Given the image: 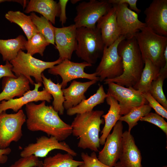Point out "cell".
I'll return each instance as SVG.
<instances>
[{"label": "cell", "mask_w": 167, "mask_h": 167, "mask_svg": "<svg viewBox=\"0 0 167 167\" xmlns=\"http://www.w3.org/2000/svg\"><path fill=\"white\" fill-rule=\"evenodd\" d=\"M125 39L121 36L110 46H105L101 61L95 72L99 81L113 79L123 73L122 59L118 54V47L120 42Z\"/></svg>", "instance_id": "obj_8"}, {"label": "cell", "mask_w": 167, "mask_h": 167, "mask_svg": "<svg viewBox=\"0 0 167 167\" xmlns=\"http://www.w3.org/2000/svg\"><path fill=\"white\" fill-rule=\"evenodd\" d=\"M116 8L117 20L121 35L125 39L135 37L136 33L146 27L138 18L141 11L137 6V0H108Z\"/></svg>", "instance_id": "obj_5"}, {"label": "cell", "mask_w": 167, "mask_h": 167, "mask_svg": "<svg viewBox=\"0 0 167 167\" xmlns=\"http://www.w3.org/2000/svg\"><path fill=\"white\" fill-rule=\"evenodd\" d=\"M62 61L59 58L53 62H45L20 50L16 57L10 62L13 66L12 71L17 77L23 75L28 79L30 84L33 85L35 83L31 76L35 78L36 83H42L41 74L43 72L60 63Z\"/></svg>", "instance_id": "obj_7"}, {"label": "cell", "mask_w": 167, "mask_h": 167, "mask_svg": "<svg viewBox=\"0 0 167 167\" xmlns=\"http://www.w3.org/2000/svg\"><path fill=\"white\" fill-rule=\"evenodd\" d=\"M140 151L131 132L123 133L122 146L118 163L122 167H142Z\"/></svg>", "instance_id": "obj_18"}, {"label": "cell", "mask_w": 167, "mask_h": 167, "mask_svg": "<svg viewBox=\"0 0 167 167\" xmlns=\"http://www.w3.org/2000/svg\"><path fill=\"white\" fill-rule=\"evenodd\" d=\"M123 129L122 122L118 120L113 127L112 133L107 137L103 148L99 152L98 159L107 166L114 167L119 160L122 146Z\"/></svg>", "instance_id": "obj_14"}, {"label": "cell", "mask_w": 167, "mask_h": 167, "mask_svg": "<svg viewBox=\"0 0 167 167\" xmlns=\"http://www.w3.org/2000/svg\"><path fill=\"white\" fill-rule=\"evenodd\" d=\"M81 1L79 0H71V2L73 4H75L76 3H77L78 2Z\"/></svg>", "instance_id": "obj_42"}, {"label": "cell", "mask_w": 167, "mask_h": 167, "mask_svg": "<svg viewBox=\"0 0 167 167\" xmlns=\"http://www.w3.org/2000/svg\"><path fill=\"white\" fill-rule=\"evenodd\" d=\"M54 149L62 150L73 156L77 153L65 142L60 141L55 137L43 135L36 138L34 143H30L24 147L20 153L21 157L34 156L38 158L45 157L50 151Z\"/></svg>", "instance_id": "obj_13"}, {"label": "cell", "mask_w": 167, "mask_h": 167, "mask_svg": "<svg viewBox=\"0 0 167 167\" xmlns=\"http://www.w3.org/2000/svg\"><path fill=\"white\" fill-rule=\"evenodd\" d=\"M97 82L96 80H90L81 82L74 80L69 87L62 89L65 99L63 104L64 109L67 110L86 99L85 93L90 86Z\"/></svg>", "instance_id": "obj_21"}, {"label": "cell", "mask_w": 167, "mask_h": 167, "mask_svg": "<svg viewBox=\"0 0 167 167\" xmlns=\"http://www.w3.org/2000/svg\"><path fill=\"white\" fill-rule=\"evenodd\" d=\"M76 39L75 52L78 57L92 65L95 64L105 46L100 30L96 26L77 28Z\"/></svg>", "instance_id": "obj_6"}, {"label": "cell", "mask_w": 167, "mask_h": 167, "mask_svg": "<svg viewBox=\"0 0 167 167\" xmlns=\"http://www.w3.org/2000/svg\"><path fill=\"white\" fill-rule=\"evenodd\" d=\"M34 89L29 90L19 98L12 99L9 100H3L0 102V113L11 109L17 112L21 109L24 105L33 102L40 101H46L50 103L52 97L45 89L39 91V89L42 85V83H34Z\"/></svg>", "instance_id": "obj_17"}, {"label": "cell", "mask_w": 167, "mask_h": 167, "mask_svg": "<svg viewBox=\"0 0 167 167\" xmlns=\"http://www.w3.org/2000/svg\"><path fill=\"white\" fill-rule=\"evenodd\" d=\"M49 44L44 36L38 32L34 34L26 41L25 50L27 51V53L32 56L38 53L42 56L46 47Z\"/></svg>", "instance_id": "obj_33"}, {"label": "cell", "mask_w": 167, "mask_h": 167, "mask_svg": "<svg viewBox=\"0 0 167 167\" xmlns=\"http://www.w3.org/2000/svg\"><path fill=\"white\" fill-rule=\"evenodd\" d=\"M118 51L122 59L123 73L117 77L104 80V84L113 82L126 87H133L140 79L144 66L135 37L121 41L118 45Z\"/></svg>", "instance_id": "obj_2"}, {"label": "cell", "mask_w": 167, "mask_h": 167, "mask_svg": "<svg viewBox=\"0 0 167 167\" xmlns=\"http://www.w3.org/2000/svg\"><path fill=\"white\" fill-rule=\"evenodd\" d=\"M42 161L34 156L21 157L8 167H38L42 165Z\"/></svg>", "instance_id": "obj_36"}, {"label": "cell", "mask_w": 167, "mask_h": 167, "mask_svg": "<svg viewBox=\"0 0 167 167\" xmlns=\"http://www.w3.org/2000/svg\"><path fill=\"white\" fill-rule=\"evenodd\" d=\"M71 154L58 153L53 156L46 157L42 161V167H79L83 161L74 160Z\"/></svg>", "instance_id": "obj_29"}, {"label": "cell", "mask_w": 167, "mask_h": 167, "mask_svg": "<svg viewBox=\"0 0 167 167\" xmlns=\"http://www.w3.org/2000/svg\"><path fill=\"white\" fill-rule=\"evenodd\" d=\"M140 121L147 122L159 127L167 135V122L160 115L152 112H150L144 117L141 118Z\"/></svg>", "instance_id": "obj_35"}, {"label": "cell", "mask_w": 167, "mask_h": 167, "mask_svg": "<svg viewBox=\"0 0 167 167\" xmlns=\"http://www.w3.org/2000/svg\"><path fill=\"white\" fill-rule=\"evenodd\" d=\"M11 149L9 147L4 149L0 148V164L5 163L8 160L7 155L9 154Z\"/></svg>", "instance_id": "obj_40"}, {"label": "cell", "mask_w": 167, "mask_h": 167, "mask_svg": "<svg viewBox=\"0 0 167 167\" xmlns=\"http://www.w3.org/2000/svg\"><path fill=\"white\" fill-rule=\"evenodd\" d=\"M26 120L22 109L14 113H0V148H6L12 142L19 141L23 136L22 127Z\"/></svg>", "instance_id": "obj_10"}, {"label": "cell", "mask_w": 167, "mask_h": 167, "mask_svg": "<svg viewBox=\"0 0 167 167\" xmlns=\"http://www.w3.org/2000/svg\"><path fill=\"white\" fill-rule=\"evenodd\" d=\"M44 88L53 98L52 103L54 109L60 115L64 114V108L63 106L65 101L61 84H56L50 79H47L43 73L41 74Z\"/></svg>", "instance_id": "obj_28"}, {"label": "cell", "mask_w": 167, "mask_h": 167, "mask_svg": "<svg viewBox=\"0 0 167 167\" xmlns=\"http://www.w3.org/2000/svg\"><path fill=\"white\" fill-rule=\"evenodd\" d=\"M6 2H15L19 3L20 0H0V3Z\"/></svg>", "instance_id": "obj_41"}, {"label": "cell", "mask_w": 167, "mask_h": 167, "mask_svg": "<svg viewBox=\"0 0 167 167\" xmlns=\"http://www.w3.org/2000/svg\"><path fill=\"white\" fill-rule=\"evenodd\" d=\"M161 167H167V165H165V166H162Z\"/></svg>", "instance_id": "obj_43"}, {"label": "cell", "mask_w": 167, "mask_h": 167, "mask_svg": "<svg viewBox=\"0 0 167 167\" xmlns=\"http://www.w3.org/2000/svg\"><path fill=\"white\" fill-rule=\"evenodd\" d=\"M107 94L108 96L106 98V101L110 107L108 112L102 116L104 119L105 125L101 133V135L100 137V143L101 145H104L108 135L121 116L118 101L109 93Z\"/></svg>", "instance_id": "obj_23"}, {"label": "cell", "mask_w": 167, "mask_h": 167, "mask_svg": "<svg viewBox=\"0 0 167 167\" xmlns=\"http://www.w3.org/2000/svg\"><path fill=\"white\" fill-rule=\"evenodd\" d=\"M96 26L100 30L105 46H110L121 36L117 20L115 5H113L108 12L99 19Z\"/></svg>", "instance_id": "obj_19"}, {"label": "cell", "mask_w": 167, "mask_h": 167, "mask_svg": "<svg viewBox=\"0 0 167 167\" xmlns=\"http://www.w3.org/2000/svg\"><path fill=\"white\" fill-rule=\"evenodd\" d=\"M5 18L11 23L18 24L22 29L28 40L35 33L39 32L33 23L30 15H27L20 11H8L5 15Z\"/></svg>", "instance_id": "obj_27"}, {"label": "cell", "mask_w": 167, "mask_h": 167, "mask_svg": "<svg viewBox=\"0 0 167 167\" xmlns=\"http://www.w3.org/2000/svg\"><path fill=\"white\" fill-rule=\"evenodd\" d=\"M92 66L85 62H75L65 59L60 63L49 69L48 72L50 74L61 76L62 79L61 84L62 89H63L65 88L68 82L75 79L82 78L99 81V77L95 72L88 74L84 71L85 67Z\"/></svg>", "instance_id": "obj_11"}, {"label": "cell", "mask_w": 167, "mask_h": 167, "mask_svg": "<svg viewBox=\"0 0 167 167\" xmlns=\"http://www.w3.org/2000/svg\"><path fill=\"white\" fill-rule=\"evenodd\" d=\"M146 27L155 33L167 36V0H153L144 12Z\"/></svg>", "instance_id": "obj_15"}, {"label": "cell", "mask_w": 167, "mask_h": 167, "mask_svg": "<svg viewBox=\"0 0 167 167\" xmlns=\"http://www.w3.org/2000/svg\"><path fill=\"white\" fill-rule=\"evenodd\" d=\"M33 11L41 14L55 24L56 17L59 16L60 6L58 2L53 0H30L24 12L28 13Z\"/></svg>", "instance_id": "obj_22"}, {"label": "cell", "mask_w": 167, "mask_h": 167, "mask_svg": "<svg viewBox=\"0 0 167 167\" xmlns=\"http://www.w3.org/2000/svg\"><path fill=\"white\" fill-rule=\"evenodd\" d=\"M81 157L83 161L79 167H111L103 164L98 159L96 152H93L90 155L87 153L82 152ZM113 167H122L117 162Z\"/></svg>", "instance_id": "obj_34"}, {"label": "cell", "mask_w": 167, "mask_h": 167, "mask_svg": "<svg viewBox=\"0 0 167 167\" xmlns=\"http://www.w3.org/2000/svg\"><path fill=\"white\" fill-rule=\"evenodd\" d=\"M104 113L102 110H93L77 114L71 125L72 134L79 139L78 147L88 149L95 152L98 151L100 145V126L104 122L101 117Z\"/></svg>", "instance_id": "obj_3"}, {"label": "cell", "mask_w": 167, "mask_h": 167, "mask_svg": "<svg viewBox=\"0 0 167 167\" xmlns=\"http://www.w3.org/2000/svg\"><path fill=\"white\" fill-rule=\"evenodd\" d=\"M151 109L152 108L148 104L135 107L126 114L121 116L119 120L125 122L127 123L128 131L131 132L132 128L137 125L138 121L150 112Z\"/></svg>", "instance_id": "obj_31"}, {"label": "cell", "mask_w": 167, "mask_h": 167, "mask_svg": "<svg viewBox=\"0 0 167 167\" xmlns=\"http://www.w3.org/2000/svg\"><path fill=\"white\" fill-rule=\"evenodd\" d=\"M107 96L103 86L101 85L95 93L89 98L83 100L76 106L67 109V114L71 116L91 111L97 105L103 103Z\"/></svg>", "instance_id": "obj_24"}, {"label": "cell", "mask_w": 167, "mask_h": 167, "mask_svg": "<svg viewBox=\"0 0 167 167\" xmlns=\"http://www.w3.org/2000/svg\"><path fill=\"white\" fill-rule=\"evenodd\" d=\"M77 28L74 24L62 28H55V42L62 60H70L77 46Z\"/></svg>", "instance_id": "obj_16"}, {"label": "cell", "mask_w": 167, "mask_h": 167, "mask_svg": "<svg viewBox=\"0 0 167 167\" xmlns=\"http://www.w3.org/2000/svg\"><path fill=\"white\" fill-rule=\"evenodd\" d=\"M42 165H41V166H39L38 167H42Z\"/></svg>", "instance_id": "obj_44"}, {"label": "cell", "mask_w": 167, "mask_h": 167, "mask_svg": "<svg viewBox=\"0 0 167 167\" xmlns=\"http://www.w3.org/2000/svg\"><path fill=\"white\" fill-rule=\"evenodd\" d=\"M144 66L139 81L133 88L142 93L149 92L152 82L158 76L160 69L148 59L144 60Z\"/></svg>", "instance_id": "obj_26"}, {"label": "cell", "mask_w": 167, "mask_h": 167, "mask_svg": "<svg viewBox=\"0 0 167 167\" xmlns=\"http://www.w3.org/2000/svg\"><path fill=\"white\" fill-rule=\"evenodd\" d=\"M68 1V0H59L58 2L60 6L59 21L62 26L66 23L67 19L66 7Z\"/></svg>", "instance_id": "obj_39"}, {"label": "cell", "mask_w": 167, "mask_h": 167, "mask_svg": "<svg viewBox=\"0 0 167 167\" xmlns=\"http://www.w3.org/2000/svg\"><path fill=\"white\" fill-rule=\"evenodd\" d=\"M108 84L107 93L118 101L121 116L126 114L135 107L148 104L142 94L133 87H126L113 82Z\"/></svg>", "instance_id": "obj_12"}, {"label": "cell", "mask_w": 167, "mask_h": 167, "mask_svg": "<svg viewBox=\"0 0 167 167\" xmlns=\"http://www.w3.org/2000/svg\"><path fill=\"white\" fill-rule=\"evenodd\" d=\"M30 16L39 32L44 36L49 44L55 45V27L49 20L42 16H38L33 12L31 13Z\"/></svg>", "instance_id": "obj_30"}, {"label": "cell", "mask_w": 167, "mask_h": 167, "mask_svg": "<svg viewBox=\"0 0 167 167\" xmlns=\"http://www.w3.org/2000/svg\"><path fill=\"white\" fill-rule=\"evenodd\" d=\"M142 94L143 96L148 102V104L155 110L156 113L163 118L167 119V110L153 97L149 92Z\"/></svg>", "instance_id": "obj_37"}, {"label": "cell", "mask_w": 167, "mask_h": 167, "mask_svg": "<svg viewBox=\"0 0 167 167\" xmlns=\"http://www.w3.org/2000/svg\"><path fill=\"white\" fill-rule=\"evenodd\" d=\"M2 83V91L0 93V102L13 99L15 96L20 97L30 90V82L23 75L16 78L4 77Z\"/></svg>", "instance_id": "obj_20"}, {"label": "cell", "mask_w": 167, "mask_h": 167, "mask_svg": "<svg viewBox=\"0 0 167 167\" xmlns=\"http://www.w3.org/2000/svg\"><path fill=\"white\" fill-rule=\"evenodd\" d=\"M143 60L149 59L160 69L167 62V37L145 27L135 36Z\"/></svg>", "instance_id": "obj_4"}, {"label": "cell", "mask_w": 167, "mask_h": 167, "mask_svg": "<svg viewBox=\"0 0 167 167\" xmlns=\"http://www.w3.org/2000/svg\"><path fill=\"white\" fill-rule=\"evenodd\" d=\"M27 129L31 131H41L60 141L65 140L72 133L71 125L64 122L52 106L47 105L45 101L39 104L33 102L25 105Z\"/></svg>", "instance_id": "obj_1"}, {"label": "cell", "mask_w": 167, "mask_h": 167, "mask_svg": "<svg viewBox=\"0 0 167 167\" xmlns=\"http://www.w3.org/2000/svg\"><path fill=\"white\" fill-rule=\"evenodd\" d=\"M12 65L8 61H6L5 65H0V79L5 77L17 78L12 71Z\"/></svg>", "instance_id": "obj_38"}, {"label": "cell", "mask_w": 167, "mask_h": 167, "mask_svg": "<svg viewBox=\"0 0 167 167\" xmlns=\"http://www.w3.org/2000/svg\"><path fill=\"white\" fill-rule=\"evenodd\" d=\"M26 40L23 35L16 38L0 39V54L4 61H10L15 58L20 50H25Z\"/></svg>", "instance_id": "obj_25"}, {"label": "cell", "mask_w": 167, "mask_h": 167, "mask_svg": "<svg viewBox=\"0 0 167 167\" xmlns=\"http://www.w3.org/2000/svg\"><path fill=\"white\" fill-rule=\"evenodd\" d=\"M113 5L105 0L83 1L76 6V15L74 21L77 28L96 27L99 19L106 14Z\"/></svg>", "instance_id": "obj_9"}, {"label": "cell", "mask_w": 167, "mask_h": 167, "mask_svg": "<svg viewBox=\"0 0 167 167\" xmlns=\"http://www.w3.org/2000/svg\"><path fill=\"white\" fill-rule=\"evenodd\" d=\"M167 72L160 70L156 78L152 83L149 92L152 96L167 110V100L163 86L164 80L167 78Z\"/></svg>", "instance_id": "obj_32"}]
</instances>
